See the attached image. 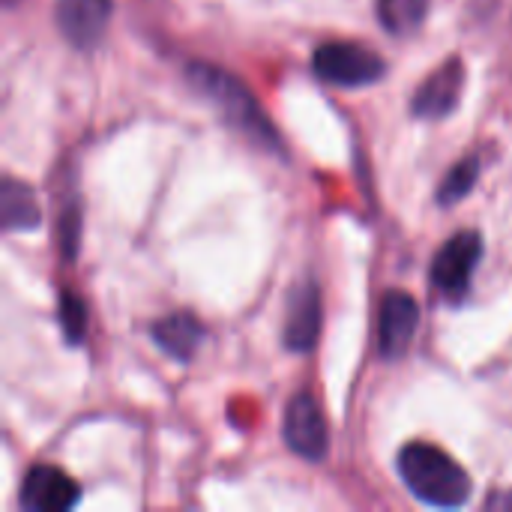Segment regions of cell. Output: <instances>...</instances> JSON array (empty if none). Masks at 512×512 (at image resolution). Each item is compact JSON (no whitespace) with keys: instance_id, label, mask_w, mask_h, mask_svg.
Here are the masks:
<instances>
[{"instance_id":"cell-10","label":"cell","mask_w":512,"mask_h":512,"mask_svg":"<svg viewBox=\"0 0 512 512\" xmlns=\"http://www.w3.org/2000/svg\"><path fill=\"white\" fill-rule=\"evenodd\" d=\"M321 330V294L312 279L297 285L288 300V318H285V345L291 351H312Z\"/></svg>"},{"instance_id":"cell-14","label":"cell","mask_w":512,"mask_h":512,"mask_svg":"<svg viewBox=\"0 0 512 512\" xmlns=\"http://www.w3.org/2000/svg\"><path fill=\"white\" fill-rule=\"evenodd\" d=\"M477 177H480V162H477V159H465V162H459L456 168H450V174L444 177V183H441V189H438L441 204L462 201V198L474 189Z\"/></svg>"},{"instance_id":"cell-6","label":"cell","mask_w":512,"mask_h":512,"mask_svg":"<svg viewBox=\"0 0 512 512\" xmlns=\"http://www.w3.org/2000/svg\"><path fill=\"white\" fill-rule=\"evenodd\" d=\"M420 327V306L405 291H390L381 303L378 315V345L387 360H399L408 354L414 333Z\"/></svg>"},{"instance_id":"cell-2","label":"cell","mask_w":512,"mask_h":512,"mask_svg":"<svg viewBox=\"0 0 512 512\" xmlns=\"http://www.w3.org/2000/svg\"><path fill=\"white\" fill-rule=\"evenodd\" d=\"M186 75H189V84L198 87L237 132H243L255 144H261L264 150H282L279 132L273 129L270 117L258 108L255 96L246 90L243 81H237L234 75H228L225 69H216L210 63H189Z\"/></svg>"},{"instance_id":"cell-8","label":"cell","mask_w":512,"mask_h":512,"mask_svg":"<svg viewBox=\"0 0 512 512\" xmlns=\"http://www.w3.org/2000/svg\"><path fill=\"white\" fill-rule=\"evenodd\" d=\"M462 84H465V66L459 57H450L444 66H438L414 93V114L417 117H429V120H438V117H447L456 105H459V96H462Z\"/></svg>"},{"instance_id":"cell-4","label":"cell","mask_w":512,"mask_h":512,"mask_svg":"<svg viewBox=\"0 0 512 512\" xmlns=\"http://www.w3.org/2000/svg\"><path fill=\"white\" fill-rule=\"evenodd\" d=\"M282 435H285V444L300 459L321 462L327 456V444H330L327 420H324V411H321V405L315 402L312 393L303 390V393H297L288 402L285 423H282Z\"/></svg>"},{"instance_id":"cell-15","label":"cell","mask_w":512,"mask_h":512,"mask_svg":"<svg viewBox=\"0 0 512 512\" xmlns=\"http://www.w3.org/2000/svg\"><path fill=\"white\" fill-rule=\"evenodd\" d=\"M60 327L66 342L78 345L87 333V306L81 303V297L75 291H63L60 294Z\"/></svg>"},{"instance_id":"cell-3","label":"cell","mask_w":512,"mask_h":512,"mask_svg":"<svg viewBox=\"0 0 512 512\" xmlns=\"http://www.w3.org/2000/svg\"><path fill=\"white\" fill-rule=\"evenodd\" d=\"M312 69L321 81L336 84V87L375 84L387 72L384 60L360 42H324V45H318L312 54Z\"/></svg>"},{"instance_id":"cell-7","label":"cell","mask_w":512,"mask_h":512,"mask_svg":"<svg viewBox=\"0 0 512 512\" xmlns=\"http://www.w3.org/2000/svg\"><path fill=\"white\" fill-rule=\"evenodd\" d=\"M81 498L78 483L54 465H36L24 477L21 507L27 512H66Z\"/></svg>"},{"instance_id":"cell-5","label":"cell","mask_w":512,"mask_h":512,"mask_svg":"<svg viewBox=\"0 0 512 512\" xmlns=\"http://www.w3.org/2000/svg\"><path fill=\"white\" fill-rule=\"evenodd\" d=\"M480 255H483V237L477 231H462V234L450 237L432 261L435 288L441 294L459 300L471 285V273H474Z\"/></svg>"},{"instance_id":"cell-13","label":"cell","mask_w":512,"mask_h":512,"mask_svg":"<svg viewBox=\"0 0 512 512\" xmlns=\"http://www.w3.org/2000/svg\"><path fill=\"white\" fill-rule=\"evenodd\" d=\"M429 15V0H378V21L393 36L414 33Z\"/></svg>"},{"instance_id":"cell-11","label":"cell","mask_w":512,"mask_h":512,"mask_svg":"<svg viewBox=\"0 0 512 512\" xmlns=\"http://www.w3.org/2000/svg\"><path fill=\"white\" fill-rule=\"evenodd\" d=\"M153 342L168 354L174 357L177 363H186L195 357L201 339H204V327L195 315L189 312H174V315H165L153 324Z\"/></svg>"},{"instance_id":"cell-1","label":"cell","mask_w":512,"mask_h":512,"mask_svg":"<svg viewBox=\"0 0 512 512\" xmlns=\"http://www.w3.org/2000/svg\"><path fill=\"white\" fill-rule=\"evenodd\" d=\"M396 465L411 495L429 507L456 510L471 498V477L465 474V468L432 444H423V441L408 444L399 453Z\"/></svg>"},{"instance_id":"cell-9","label":"cell","mask_w":512,"mask_h":512,"mask_svg":"<svg viewBox=\"0 0 512 512\" xmlns=\"http://www.w3.org/2000/svg\"><path fill=\"white\" fill-rule=\"evenodd\" d=\"M111 0H57V27L75 48H93L111 18Z\"/></svg>"},{"instance_id":"cell-16","label":"cell","mask_w":512,"mask_h":512,"mask_svg":"<svg viewBox=\"0 0 512 512\" xmlns=\"http://www.w3.org/2000/svg\"><path fill=\"white\" fill-rule=\"evenodd\" d=\"M489 507H501V510H512V492H507V495H501V498H492V501H489Z\"/></svg>"},{"instance_id":"cell-12","label":"cell","mask_w":512,"mask_h":512,"mask_svg":"<svg viewBox=\"0 0 512 512\" xmlns=\"http://www.w3.org/2000/svg\"><path fill=\"white\" fill-rule=\"evenodd\" d=\"M0 216L6 231H36L42 222V210L36 204V195L30 186L6 177L0 189Z\"/></svg>"}]
</instances>
